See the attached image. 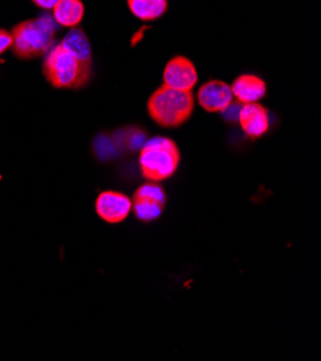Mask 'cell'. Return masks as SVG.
Returning a JSON list of instances; mask_svg holds the SVG:
<instances>
[{"label":"cell","instance_id":"cell-1","mask_svg":"<svg viewBox=\"0 0 321 361\" xmlns=\"http://www.w3.org/2000/svg\"><path fill=\"white\" fill-rule=\"evenodd\" d=\"M92 74V63L69 54L61 44L52 47L44 61V75L48 82L61 90L81 88Z\"/></svg>","mask_w":321,"mask_h":361},{"label":"cell","instance_id":"cell-5","mask_svg":"<svg viewBox=\"0 0 321 361\" xmlns=\"http://www.w3.org/2000/svg\"><path fill=\"white\" fill-rule=\"evenodd\" d=\"M131 202L135 218L143 222H152L159 218L166 207V192L160 185L150 182L134 192Z\"/></svg>","mask_w":321,"mask_h":361},{"label":"cell","instance_id":"cell-7","mask_svg":"<svg viewBox=\"0 0 321 361\" xmlns=\"http://www.w3.org/2000/svg\"><path fill=\"white\" fill-rule=\"evenodd\" d=\"M95 210L99 218L107 224H121L128 218L133 210L131 197L124 193L105 190L95 200Z\"/></svg>","mask_w":321,"mask_h":361},{"label":"cell","instance_id":"cell-11","mask_svg":"<svg viewBox=\"0 0 321 361\" xmlns=\"http://www.w3.org/2000/svg\"><path fill=\"white\" fill-rule=\"evenodd\" d=\"M54 20L65 27H77L85 13V6L81 0H59L54 6Z\"/></svg>","mask_w":321,"mask_h":361},{"label":"cell","instance_id":"cell-14","mask_svg":"<svg viewBox=\"0 0 321 361\" xmlns=\"http://www.w3.org/2000/svg\"><path fill=\"white\" fill-rule=\"evenodd\" d=\"M12 33L5 29H0V55L12 48Z\"/></svg>","mask_w":321,"mask_h":361},{"label":"cell","instance_id":"cell-9","mask_svg":"<svg viewBox=\"0 0 321 361\" xmlns=\"http://www.w3.org/2000/svg\"><path fill=\"white\" fill-rule=\"evenodd\" d=\"M238 120L243 133L253 140L261 138L269 128V117L267 108L258 102L243 104L239 108Z\"/></svg>","mask_w":321,"mask_h":361},{"label":"cell","instance_id":"cell-8","mask_svg":"<svg viewBox=\"0 0 321 361\" xmlns=\"http://www.w3.org/2000/svg\"><path fill=\"white\" fill-rule=\"evenodd\" d=\"M198 102L207 113H224L232 105L234 94L225 81L212 80L199 88Z\"/></svg>","mask_w":321,"mask_h":361},{"label":"cell","instance_id":"cell-3","mask_svg":"<svg viewBox=\"0 0 321 361\" xmlns=\"http://www.w3.org/2000/svg\"><path fill=\"white\" fill-rule=\"evenodd\" d=\"M138 163L145 178L159 183L170 178L179 169L181 152L173 140L155 137L143 146Z\"/></svg>","mask_w":321,"mask_h":361},{"label":"cell","instance_id":"cell-15","mask_svg":"<svg viewBox=\"0 0 321 361\" xmlns=\"http://www.w3.org/2000/svg\"><path fill=\"white\" fill-rule=\"evenodd\" d=\"M32 2L37 6H40L41 9L51 11V9H54V6L59 2V0H32Z\"/></svg>","mask_w":321,"mask_h":361},{"label":"cell","instance_id":"cell-10","mask_svg":"<svg viewBox=\"0 0 321 361\" xmlns=\"http://www.w3.org/2000/svg\"><path fill=\"white\" fill-rule=\"evenodd\" d=\"M231 90L239 104H251L258 102L261 98L265 97L267 84L262 78L257 75L243 74L234 81Z\"/></svg>","mask_w":321,"mask_h":361},{"label":"cell","instance_id":"cell-6","mask_svg":"<svg viewBox=\"0 0 321 361\" xmlns=\"http://www.w3.org/2000/svg\"><path fill=\"white\" fill-rule=\"evenodd\" d=\"M198 81V69L186 56H174L167 62L163 72V85L179 91H192Z\"/></svg>","mask_w":321,"mask_h":361},{"label":"cell","instance_id":"cell-4","mask_svg":"<svg viewBox=\"0 0 321 361\" xmlns=\"http://www.w3.org/2000/svg\"><path fill=\"white\" fill-rule=\"evenodd\" d=\"M12 48L18 58L32 59L45 55L54 44L55 23L49 16L29 19L13 27Z\"/></svg>","mask_w":321,"mask_h":361},{"label":"cell","instance_id":"cell-13","mask_svg":"<svg viewBox=\"0 0 321 361\" xmlns=\"http://www.w3.org/2000/svg\"><path fill=\"white\" fill-rule=\"evenodd\" d=\"M127 5L135 18L145 22L159 19L167 11V0H127Z\"/></svg>","mask_w":321,"mask_h":361},{"label":"cell","instance_id":"cell-12","mask_svg":"<svg viewBox=\"0 0 321 361\" xmlns=\"http://www.w3.org/2000/svg\"><path fill=\"white\" fill-rule=\"evenodd\" d=\"M61 45L69 54H73L75 58L85 61V62H91V58H92L91 45H90V41H88L84 30H81L78 27H73L66 33Z\"/></svg>","mask_w":321,"mask_h":361},{"label":"cell","instance_id":"cell-2","mask_svg":"<svg viewBox=\"0 0 321 361\" xmlns=\"http://www.w3.org/2000/svg\"><path fill=\"white\" fill-rule=\"evenodd\" d=\"M195 102L192 91H179L162 85L149 98L147 111L160 127L176 128L190 118Z\"/></svg>","mask_w":321,"mask_h":361}]
</instances>
